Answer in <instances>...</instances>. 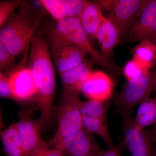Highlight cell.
<instances>
[{
  "instance_id": "484cf974",
  "label": "cell",
  "mask_w": 156,
  "mask_h": 156,
  "mask_svg": "<svg viewBox=\"0 0 156 156\" xmlns=\"http://www.w3.org/2000/svg\"><path fill=\"white\" fill-rule=\"evenodd\" d=\"M0 95L1 97L13 99L9 76L3 72L0 73Z\"/></svg>"
},
{
  "instance_id": "d4e9b609",
  "label": "cell",
  "mask_w": 156,
  "mask_h": 156,
  "mask_svg": "<svg viewBox=\"0 0 156 156\" xmlns=\"http://www.w3.org/2000/svg\"><path fill=\"white\" fill-rule=\"evenodd\" d=\"M15 57L8 50L5 45L0 42V70L3 72L9 69L15 62Z\"/></svg>"
},
{
  "instance_id": "7402d4cb",
  "label": "cell",
  "mask_w": 156,
  "mask_h": 156,
  "mask_svg": "<svg viewBox=\"0 0 156 156\" xmlns=\"http://www.w3.org/2000/svg\"><path fill=\"white\" fill-rule=\"evenodd\" d=\"M108 108V101L101 102L89 100L82 101L80 104L81 114L103 119H107Z\"/></svg>"
},
{
  "instance_id": "ba28073f",
  "label": "cell",
  "mask_w": 156,
  "mask_h": 156,
  "mask_svg": "<svg viewBox=\"0 0 156 156\" xmlns=\"http://www.w3.org/2000/svg\"><path fill=\"white\" fill-rule=\"evenodd\" d=\"M80 95H62L57 108L58 128L54 137H62L83 128Z\"/></svg>"
},
{
  "instance_id": "52a82bcc",
  "label": "cell",
  "mask_w": 156,
  "mask_h": 156,
  "mask_svg": "<svg viewBox=\"0 0 156 156\" xmlns=\"http://www.w3.org/2000/svg\"><path fill=\"white\" fill-rule=\"evenodd\" d=\"M50 147L61 151L65 156H95L103 150L93 134L84 127L62 137H53Z\"/></svg>"
},
{
  "instance_id": "d6986e66",
  "label": "cell",
  "mask_w": 156,
  "mask_h": 156,
  "mask_svg": "<svg viewBox=\"0 0 156 156\" xmlns=\"http://www.w3.org/2000/svg\"><path fill=\"white\" fill-rule=\"evenodd\" d=\"M4 151L8 156H24L17 123L11 124L1 133Z\"/></svg>"
},
{
  "instance_id": "f546056e",
  "label": "cell",
  "mask_w": 156,
  "mask_h": 156,
  "mask_svg": "<svg viewBox=\"0 0 156 156\" xmlns=\"http://www.w3.org/2000/svg\"><path fill=\"white\" fill-rule=\"evenodd\" d=\"M155 44L156 45V41L155 43Z\"/></svg>"
},
{
  "instance_id": "cb8c5ba5",
  "label": "cell",
  "mask_w": 156,
  "mask_h": 156,
  "mask_svg": "<svg viewBox=\"0 0 156 156\" xmlns=\"http://www.w3.org/2000/svg\"><path fill=\"white\" fill-rule=\"evenodd\" d=\"M122 71L127 81H131L136 80L149 71H147L143 69L136 62L132 59L126 63Z\"/></svg>"
},
{
  "instance_id": "6da1fadb",
  "label": "cell",
  "mask_w": 156,
  "mask_h": 156,
  "mask_svg": "<svg viewBox=\"0 0 156 156\" xmlns=\"http://www.w3.org/2000/svg\"><path fill=\"white\" fill-rule=\"evenodd\" d=\"M28 66L37 88L35 101L41 112L39 120L43 128L52 120L56 77L49 45L40 31L37 32L31 43Z\"/></svg>"
},
{
  "instance_id": "5b68a950",
  "label": "cell",
  "mask_w": 156,
  "mask_h": 156,
  "mask_svg": "<svg viewBox=\"0 0 156 156\" xmlns=\"http://www.w3.org/2000/svg\"><path fill=\"white\" fill-rule=\"evenodd\" d=\"M148 0H101L98 1L107 17L126 36L136 23Z\"/></svg>"
},
{
  "instance_id": "f1b7e54d",
  "label": "cell",
  "mask_w": 156,
  "mask_h": 156,
  "mask_svg": "<svg viewBox=\"0 0 156 156\" xmlns=\"http://www.w3.org/2000/svg\"><path fill=\"white\" fill-rule=\"evenodd\" d=\"M154 133L155 136V138L156 140V125H155V128L153 129Z\"/></svg>"
},
{
  "instance_id": "83f0119b",
  "label": "cell",
  "mask_w": 156,
  "mask_h": 156,
  "mask_svg": "<svg viewBox=\"0 0 156 156\" xmlns=\"http://www.w3.org/2000/svg\"><path fill=\"white\" fill-rule=\"evenodd\" d=\"M95 156H123L119 148L116 146L114 147H108L106 150H102Z\"/></svg>"
},
{
  "instance_id": "4dcf8cb0",
  "label": "cell",
  "mask_w": 156,
  "mask_h": 156,
  "mask_svg": "<svg viewBox=\"0 0 156 156\" xmlns=\"http://www.w3.org/2000/svg\"></svg>"
},
{
  "instance_id": "7c38bea8",
  "label": "cell",
  "mask_w": 156,
  "mask_h": 156,
  "mask_svg": "<svg viewBox=\"0 0 156 156\" xmlns=\"http://www.w3.org/2000/svg\"><path fill=\"white\" fill-rule=\"evenodd\" d=\"M114 83L106 73L100 71L92 72L82 87L81 92L89 100L107 102L113 93Z\"/></svg>"
},
{
  "instance_id": "44dd1931",
  "label": "cell",
  "mask_w": 156,
  "mask_h": 156,
  "mask_svg": "<svg viewBox=\"0 0 156 156\" xmlns=\"http://www.w3.org/2000/svg\"><path fill=\"white\" fill-rule=\"evenodd\" d=\"M83 127L92 134H97L103 139L108 147L116 146L109 131L107 119L82 115Z\"/></svg>"
},
{
  "instance_id": "2e32d148",
  "label": "cell",
  "mask_w": 156,
  "mask_h": 156,
  "mask_svg": "<svg viewBox=\"0 0 156 156\" xmlns=\"http://www.w3.org/2000/svg\"><path fill=\"white\" fill-rule=\"evenodd\" d=\"M122 37L119 31L111 20L105 17L96 33V37L104 58L112 64L113 51Z\"/></svg>"
},
{
  "instance_id": "3957f363",
  "label": "cell",
  "mask_w": 156,
  "mask_h": 156,
  "mask_svg": "<svg viewBox=\"0 0 156 156\" xmlns=\"http://www.w3.org/2000/svg\"><path fill=\"white\" fill-rule=\"evenodd\" d=\"M45 12L24 1L0 28V42L14 56L28 49L34 36L38 31Z\"/></svg>"
},
{
  "instance_id": "ffe728a7",
  "label": "cell",
  "mask_w": 156,
  "mask_h": 156,
  "mask_svg": "<svg viewBox=\"0 0 156 156\" xmlns=\"http://www.w3.org/2000/svg\"><path fill=\"white\" fill-rule=\"evenodd\" d=\"M136 117L133 119L134 125L140 129L156 125V96L150 97L140 104Z\"/></svg>"
},
{
  "instance_id": "30bf717a",
  "label": "cell",
  "mask_w": 156,
  "mask_h": 156,
  "mask_svg": "<svg viewBox=\"0 0 156 156\" xmlns=\"http://www.w3.org/2000/svg\"><path fill=\"white\" fill-rule=\"evenodd\" d=\"M128 43L156 41V0H148L136 23L126 35Z\"/></svg>"
},
{
  "instance_id": "7a4b0ae2",
  "label": "cell",
  "mask_w": 156,
  "mask_h": 156,
  "mask_svg": "<svg viewBox=\"0 0 156 156\" xmlns=\"http://www.w3.org/2000/svg\"><path fill=\"white\" fill-rule=\"evenodd\" d=\"M50 51L64 46H77L89 54L91 60L108 72L119 75L122 69L106 60L93 47L89 36L78 18H67L56 21L47 27L43 33Z\"/></svg>"
},
{
  "instance_id": "e0dca14e",
  "label": "cell",
  "mask_w": 156,
  "mask_h": 156,
  "mask_svg": "<svg viewBox=\"0 0 156 156\" xmlns=\"http://www.w3.org/2000/svg\"><path fill=\"white\" fill-rule=\"evenodd\" d=\"M98 1H88L79 17L81 25L89 37H96L97 31L106 17Z\"/></svg>"
},
{
  "instance_id": "8992f818",
  "label": "cell",
  "mask_w": 156,
  "mask_h": 156,
  "mask_svg": "<svg viewBox=\"0 0 156 156\" xmlns=\"http://www.w3.org/2000/svg\"><path fill=\"white\" fill-rule=\"evenodd\" d=\"M124 144L130 156H156L154 130L140 129L134 125L132 113L122 116Z\"/></svg>"
},
{
  "instance_id": "603a6c76",
  "label": "cell",
  "mask_w": 156,
  "mask_h": 156,
  "mask_svg": "<svg viewBox=\"0 0 156 156\" xmlns=\"http://www.w3.org/2000/svg\"><path fill=\"white\" fill-rule=\"evenodd\" d=\"M23 0H8L0 2V28L23 4Z\"/></svg>"
},
{
  "instance_id": "5bb4252c",
  "label": "cell",
  "mask_w": 156,
  "mask_h": 156,
  "mask_svg": "<svg viewBox=\"0 0 156 156\" xmlns=\"http://www.w3.org/2000/svg\"><path fill=\"white\" fill-rule=\"evenodd\" d=\"M86 0H41L43 9L56 21L79 18L87 4Z\"/></svg>"
},
{
  "instance_id": "8fae6325",
  "label": "cell",
  "mask_w": 156,
  "mask_h": 156,
  "mask_svg": "<svg viewBox=\"0 0 156 156\" xmlns=\"http://www.w3.org/2000/svg\"><path fill=\"white\" fill-rule=\"evenodd\" d=\"M11 69L8 76L11 83L13 99L20 102L35 101L37 89L31 71L24 62Z\"/></svg>"
},
{
  "instance_id": "9c48e42d",
  "label": "cell",
  "mask_w": 156,
  "mask_h": 156,
  "mask_svg": "<svg viewBox=\"0 0 156 156\" xmlns=\"http://www.w3.org/2000/svg\"><path fill=\"white\" fill-rule=\"evenodd\" d=\"M19 116L17 128L24 156H30L41 149L50 147L49 143L45 142L41 137L42 128L39 120L32 119L29 112H20Z\"/></svg>"
},
{
  "instance_id": "277c9868",
  "label": "cell",
  "mask_w": 156,
  "mask_h": 156,
  "mask_svg": "<svg viewBox=\"0 0 156 156\" xmlns=\"http://www.w3.org/2000/svg\"><path fill=\"white\" fill-rule=\"evenodd\" d=\"M156 91V66L136 80L127 81L116 96L117 112L122 116L132 113L134 107Z\"/></svg>"
},
{
  "instance_id": "9a60e30c",
  "label": "cell",
  "mask_w": 156,
  "mask_h": 156,
  "mask_svg": "<svg viewBox=\"0 0 156 156\" xmlns=\"http://www.w3.org/2000/svg\"><path fill=\"white\" fill-rule=\"evenodd\" d=\"M52 54L59 76L83 63L87 54L81 48L73 45L57 48Z\"/></svg>"
},
{
  "instance_id": "ac0fdd59",
  "label": "cell",
  "mask_w": 156,
  "mask_h": 156,
  "mask_svg": "<svg viewBox=\"0 0 156 156\" xmlns=\"http://www.w3.org/2000/svg\"><path fill=\"white\" fill-rule=\"evenodd\" d=\"M132 59L144 70L156 66V45L148 41L140 42L131 50Z\"/></svg>"
},
{
  "instance_id": "4316f807",
  "label": "cell",
  "mask_w": 156,
  "mask_h": 156,
  "mask_svg": "<svg viewBox=\"0 0 156 156\" xmlns=\"http://www.w3.org/2000/svg\"><path fill=\"white\" fill-rule=\"evenodd\" d=\"M30 156H65L61 151L56 149L49 147L43 148L32 154Z\"/></svg>"
},
{
  "instance_id": "4fadbf2b",
  "label": "cell",
  "mask_w": 156,
  "mask_h": 156,
  "mask_svg": "<svg viewBox=\"0 0 156 156\" xmlns=\"http://www.w3.org/2000/svg\"><path fill=\"white\" fill-rule=\"evenodd\" d=\"M92 60L86 59L79 66L60 75L63 95H80L82 87L92 72Z\"/></svg>"
}]
</instances>
